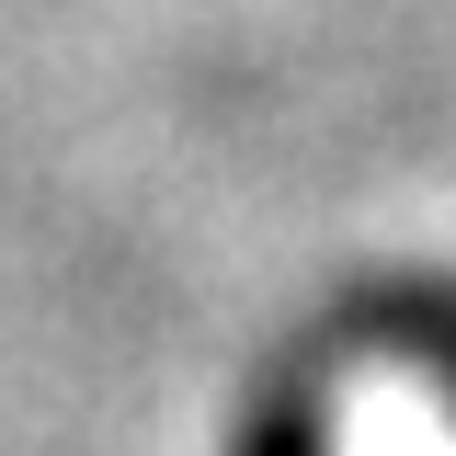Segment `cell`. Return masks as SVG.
Segmentation results:
<instances>
[{"mask_svg":"<svg viewBox=\"0 0 456 456\" xmlns=\"http://www.w3.org/2000/svg\"><path fill=\"white\" fill-rule=\"evenodd\" d=\"M331 456H456V411L411 365H365L354 388H342V434Z\"/></svg>","mask_w":456,"mask_h":456,"instance_id":"obj_1","label":"cell"}]
</instances>
